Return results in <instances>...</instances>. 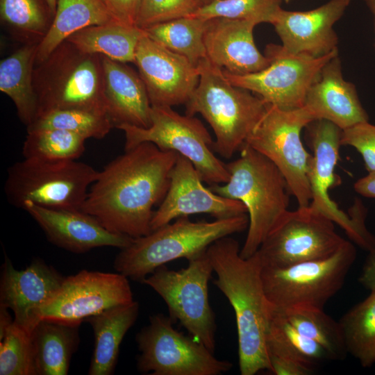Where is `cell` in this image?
<instances>
[{
    "label": "cell",
    "instance_id": "obj_1",
    "mask_svg": "<svg viewBox=\"0 0 375 375\" xmlns=\"http://www.w3.org/2000/svg\"><path fill=\"white\" fill-rule=\"evenodd\" d=\"M178 156L147 142L124 150L99 171L81 210L114 233H149L153 208L166 195Z\"/></svg>",
    "mask_w": 375,
    "mask_h": 375
},
{
    "label": "cell",
    "instance_id": "obj_2",
    "mask_svg": "<svg viewBox=\"0 0 375 375\" xmlns=\"http://www.w3.org/2000/svg\"><path fill=\"white\" fill-rule=\"evenodd\" d=\"M213 272L214 284L233 308L238 340L239 368L242 375H254L270 369L267 334L270 304L262 278L258 254L244 258L239 242L223 237L206 249Z\"/></svg>",
    "mask_w": 375,
    "mask_h": 375
},
{
    "label": "cell",
    "instance_id": "obj_3",
    "mask_svg": "<svg viewBox=\"0 0 375 375\" xmlns=\"http://www.w3.org/2000/svg\"><path fill=\"white\" fill-rule=\"evenodd\" d=\"M240 151L238 159L226 164L229 180L224 185L208 188L246 206L248 232L240 253L247 258L258 251L288 210L291 193L285 177L270 160L247 144Z\"/></svg>",
    "mask_w": 375,
    "mask_h": 375
},
{
    "label": "cell",
    "instance_id": "obj_4",
    "mask_svg": "<svg viewBox=\"0 0 375 375\" xmlns=\"http://www.w3.org/2000/svg\"><path fill=\"white\" fill-rule=\"evenodd\" d=\"M200 77L185 115L199 113L215 135L212 149L224 158L240 151L266 112L267 103L249 90L232 84L223 69L207 58L198 65Z\"/></svg>",
    "mask_w": 375,
    "mask_h": 375
},
{
    "label": "cell",
    "instance_id": "obj_5",
    "mask_svg": "<svg viewBox=\"0 0 375 375\" xmlns=\"http://www.w3.org/2000/svg\"><path fill=\"white\" fill-rule=\"evenodd\" d=\"M247 214L212 222L181 217L149 233L133 238L116 256L113 267L128 279L142 283L158 267L176 259L187 260L206 250L217 240L248 228Z\"/></svg>",
    "mask_w": 375,
    "mask_h": 375
},
{
    "label": "cell",
    "instance_id": "obj_6",
    "mask_svg": "<svg viewBox=\"0 0 375 375\" xmlns=\"http://www.w3.org/2000/svg\"><path fill=\"white\" fill-rule=\"evenodd\" d=\"M33 83L38 101L36 117L53 110L106 111L101 55L84 53L66 40L46 59L35 64Z\"/></svg>",
    "mask_w": 375,
    "mask_h": 375
},
{
    "label": "cell",
    "instance_id": "obj_7",
    "mask_svg": "<svg viewBox=\"0 0 375 375\" xmlns=\"http://www.w3.org/2000/svg\"><path fill=\"white\" fill-rule=\"evenodd\" d=\"M99 174L91 165L72 160L26 159L10 166L4 185L8 201L51 208L81 209Z\"/></svg>",
    "mask_w": 375,
    "mask_h": 375
},
{
    "label": "cell",
    "instance_id": "obj_8",
    "mask_svg": "<svg viewBox=\"0 0 375 375\" xmlns=\"http://www.w3.org/2000/svg\"><path fill=\"white\" fill-rule=\"evenodd\" d=\"M357 251L348 240L328 257L283 268L262 267L267 299L278 309H324L343 286Z\"/></svg>",
    "mask_w": 375,
    "mask_h": 375
},
{
    "label": "cell",
    "instance_id": "obj_9",
    "mask_svg": "<svg viewBox=\"0 0 375 375\" xmlns=\"http://www.w3.org/2000/svg\"><path fill=\"white\" fill-rule=\"evenodd\" d=\"M305 140L312 151L309 162L308 178L311 201L310 206L340 226L347 236L368 252L375 249V236L367 228V210L362 201L356 198L346 213L329 196V189L339 185L335 173L340 158L342 129L330 121L315 119L304 128Z\"/></svg>",
    "mask_w": 375,
    "mask_h": 375
},
{
    "label": "cell",
    "instance_id": "obj_10",
    "mask_svg": "<svg viewBox=\"0 0 375 375\" xmlns=\"http://www.w3.org/2000/svg\"><path fill=\"white\" fill-rule=\"evenodd\" d=\"M188 261V267L178 271L162 265L141 283L162 297L174 323L178 322L190 335L214 353L217 324L208 298L213 268L206 249Z\"/></svg>",
    "mask_w": 375,
    "mask_h": 375
},
{
    "label": "cell",
    "instance_id": "obj_11",
    "mask_svg": "<svg viewBox=\"0 0 375 375\" xmlns=\"http://www.w3.org/2000/svg\"><path fill=\"white\" fill-rule=\"evenodd\" d=\"M148 128L123 124L117 128L125 135L124 149L151 142L164 151H173L193 164L203 182L226 183L229 172L214 154V141L202 122L194 116L181 115L169 106H151Z\"/></svg>",
    "mask_w": 375,
    "mask_h": 375
},
{
    "label": "cell",
    "instance_id": "obj_12",
    "mask_svg": "<svg viewBox=\"0 0 375 375\" xmlns=\"http://www.w3.org/2000/svg\"><path fill=\"white\" fill-rule=\"evenodd\" d=\"M313 120L305 106L286 110L267 104L245 143L277 167L300 207L311 201L308 170L312 154L303 146L301 132Z\"/></svg>",
    "mask_w": 375,
    "mask_h": 375
},
{
    "label": "cell",
    "instance_id": "obj_13",
    "mask_svg": "<svg viewBox=\"0 0 375 375\" xmlns=\"http://www.w3.org/2000/svg\"><path fill=\"white\" fill-rule=\"evenodd\" d=\"M175 323L162 313L150 316L149 324L137 333L140 353L137 368L152 375H219L233 364L219 360L205 345L174 328Z\"/></svg>",
    "mask_w": 375,
    "mask_h": 375
},
{
    "label": "cell",
    "instance_id": "obj_14",
    "mask_svg": "<svg viewBox=\"0 0 375 375\" xmlns=\"http://www.w3.org/2000/svg\"><path fill=\"white\" fill-rule=\"evenodd\" d=\"M334 224L310 206L288 210L256 251L262 267L283 268L330 256L346 240Z\"/></svg>",
    "mask_w": 375,
    "mask_h": 375
},
{
    "label": "cell",
    "instance_id": "obj_15",
    "mask_svg": "<svg viewBox=\"0 0 375 375\" xmlns=\"http://www.w3.org/2000/svg\"><path fill=\"white\" fill-rule=\"evenodd\" d=\"M265 55L269 64L264 69L246 75H234L224 71L234 85L249 90L267 103L282 109L304 106L307 92L323 67L338 51L322 57L294 53L282 45L269 44Z\"/></svg>",
    "mask_w": 375,
    "mask_h": 375
},
{
    "label": "cell",
    "instance_id": "obj_16",
    "mask_svg": "<svg viewBox=\"0 0 375 375\" xmlns=\"http://www.w3.org/2000/svg\"><path fill=\"white\" fill-rule=\"evenodd\" d=\"M133 301L128 278L119 272L81 270L65 279L40 310L39 319L85 321L108 308Z\"/></svg>",
    "mask_w": 375,
    "mask_h": 375
},
{
    "label": "cell",
    "instance_id": "obj_17",
    "mask_svg": "<svg viewBox=\"0 0 375 375\" xmlns=\"http://www.w3.org/2000/svg\"><path fill=\"white\" fill-rule=\"evenodd\" d=\"M135 64L151 106L185 105L199 81L198 67L151 40L144 32L136 49Z\"/></svg>",
    "mask_w": 375,
    "mask_h": 375
},
{
    "label": "cell",
    "instance_id": "obj_18",
    "mask_svg": "<svg viewBox=\"0 0 375 375\" xmlns=\"http://www.w3.org/2000/svg\"><path fill=\"white\" fill-rule=\"evenodd\" d=\"M193 164L179 155L170 174L168 190L154 210L151 229L155 230L174 219L191 215L206 213L224 219L247 213L240 201L220 196L202 183Z\"/></svg>",
    "mask_w": 375,
    "mask_h": 375
},
{
    "label": "cell",
    "instance_id": "obj_19",
    "mask_svg": "<svg viewBox=\"0 0 375 375\" xmlns=\"http://www.w3.org/2000/svg\"><path fill=\"white\" fill-rule=\"evenodd\" d=\"M63 277L40 258L23 270L16 269L5 254L0 281V306L14 312V321L32 331L40 321V310L54 296Z\"/></svg>",
    "mask_w": 375,
    "mask_h": 375
},
{
    "label": "cell",
    "instance_id": "obj_20",
    "mask_svg": "<svg viewBox=\"0 0 375 375\" xmlns=\"http://www.w3.org/2000/svg\"><path fill=\"white\" fill-rule=\"evenodd\" d=\"M22 209L37 222L53 244L76 253L102 247H128L133 238L114 233L81 209L51 208L26 202Z\"/></svg>",
    "mask_w": 375,
    "mask_h": 375
},
{
    "label": "cell",
    "instance_id": "obj_21",
    "mask_svg": "<svg viewBox=\"0 0 375 375\" xmlns=\"http://www.w3.org/2000/svg\"><path fill=\"white\" fill-rule=\"evenodd\" d=\"M350 3L351 0H330L307 11L282 8L272 25L287 51L322 57L338 51L333 26Z\"/></svg>",
    "mask_w": 375,
    "mask_h": 375
},
{
    "label": "cell",
    "instance_id": "obj_22",
    "mask_svg": "<svg viewBox=\"0 0 375 375\" xmlns=\"http://www.w3.org/2000/svg\"><path fill=\"white\" fill-rule=\"evenodd\" d=\"M251 20L217 17L206 21L203 42L206 58L213 65L234 75H246L265 69L269 58L254 42Z\"/></svg>",
    "mask_w": 375,
    "mask_h": 375
},
{
    "label": "cell",
    "instance_id": "obj_23",
    "mask_svg": "<svg viewBox=\"0 0 375 375\" xmlns=\"http://www.w3.org/2000/svg\"><path fill=\"white\" fill-rule=\"evenodd\" d=\"M315 119H326L341 129L369 122L356 85L342 75L339 54L322 69L310 87L304 103Z\"/></svg>",
    "mask_w": 375,
    "mask_h": 375
},
{
    "label": "cell",
    "instance_id": "obj_24",
    "mask_svg": "<svg viewBox=\"0 0 375 375\" xmlns=\"http://www.w3.org/2000/svg\"><path fill=\"white\" fill-rule=\"evenodd\" d=\"M101 56L104 106L113 127H149L151 104L140 74L124 62Z\"/></svg>",
    "mask_w": 375,
    "mask_h": 375
},
{
    "label": "cell",
    "instance_id": "obj_25",
    "mask_svg": "<svg viewBox=\"0 0 375 375\" xmlns=\"http://www.w3.org/2000/svg\"><path fill=\"white\" fill-rule=\"evenodd\" d=\"M81 322L41 319L31 331L35 375H66L80 342Z\"/></svg>",
    "mask_w": 375,
    "mask_h": 375
},
{
    "label": "cell",
    "instance_id": "obj_26",
    "mask_svg": "<svg viewBox=\"0 0 375 375\" xmlns=\"http://www.w3.org/2000/svg\"><path fill=\"white\" fill-rule=\"evenodd\" d=\"M136 301L108 308L85 319L91 326L94 351L88 371L90 375H110L117 362L119 347L139 314Z\"/></svg>",
    "mask_w": 375,
    "mask_h": 375
},
{
    "label": "cell",
    "instance_id": "obj_27",
    "mask_svg": "<svg viewBox=\"0 0 375 375\" xmlns=\"http://www.w3.org/2000/svg\"><path fill=\"white\" fill-rule=\"evenodd\" d=\"M38 46V43L26 44L0 62V90L11 99L20 121L26 127L38 114L33 83Z\"/></svg>",
    "mask_w": 375,
    "mask_h": 375
},
{
    "label": "cell",
    "instance_id": "obj_28",
    "mask_svg": "<svg viewBox=\"0 0 375 375\" xmlns=\"http://www.w3.org/2000/svg\"><path fill=\"white\" fill-rule=\"evenodd\" d=\"M116 21L100 0H57L52 23L38 46L35 63L43 61L75 32Z\"/></svg>",
    "mask_w": 375,
    "mask_h": 375
},
{
    "label": "cell",
    "instance_id": "obj_29",
    "mask_svg": "<svg viewBox=\"0 0 375 375\" xmlns=\"http://www.w3.org/2000/svg\"><path fill=\"white\" fill-rule=\"evenodd\" d=\"M143 33V30L136 26L112 21L79 30L66 40L84 53L135 63L136 49Z\"/></svg>",
    "mask_w": 375,
    "mask_h": 375
},
{
    "label": "cell",
    "instance_id": "obj_30",
    "mask_svg": "<svg viewBox=\"0 0 375 375\" xmlns=\"http://www.w3.org/2000/svg\"><path fill=\"white\" fill-rule=\"evenodd\" d=\"M268 355L288 357L315 369L330 354L319 344L299 333L278 310L270 306L267 334Z\"/></svg>",
    "mask_w": 375,
    "mask_h": 375
},
{
    "label": "cell",
    "instance_id": "obj_31",
    "mask_svg": "<svg viewBox=\"0 0 375 375\" xmlns=\"http://www.w3.org/2000/svg\"><path fill=\"white\" fill-rule=\"evenodd\" d=\"M206 21L188 16L159 23L142 30L151 40L183 56L197 67L206 58L203 42Z\"/></svg>",
    "mask_w": 375,
    "mask_h": 375
},
{
    "label": "cell",
    "instance_id": "obj_32",
    "mask_svg": "<svg viewBox=\"0 0 375 375\" xmlns=\"http://www.w3.org/2000/svg\"><path fill=\"white\" fill-rule=\"evenodd\" d=\"M347 353L363 367L375 363V290L339 321Z\"/></svg>",
    "mask_w": 375,
    "mask_h": 375
},
{
    "label": "cell",
    "instance_id": "obj_33",
    "mask_svg": "<svg viewBox=\"0 0 375 375\" xmlns=\"http://www.w3.org/2000/svg\"><path fill=\"white\" fill-rule=\"evenodd\" d=\"M276 309L281 311L299 333L325 349L332 360L345 357L347 351L340 323L326 315L324 309Z\"/></svg>",
    "mask_w": 375,
    "mask_h": 375
},
{
    "label": "cell",
    "instance_id": "obj_34",
    "mask_svg": "<svg viewBox=\"0 0 375 375\" xmlns=\"http://www.w3.org/2000/svg\"><path fill=\"white\" fill-rule=\"evenodd\" d=\"M113 127L105 110L65 109L50 110L38 115L27 128L62 129L78 134L85 139H103Z\"/></svg>",
    "mask_w": 375,
    "mask_h": 375
},
{
    "label": "cell",
    "instance_id": "obj_35",
    "mask_svg": "<svg viewBox=\"0 0 375 375\" xmlns=\"http://www.w3.org/2000/svg\"><path fill=\"white\" fill-rule=\"evenodd\" d=\"M86 140L78 134L62 129L29 131L23 144L22 154L26 159L77 160L85 149Z\"/></svg>",
    "mask_w": 375,
    "mask_h": 375
},
{
    "label": "cell",
    "instance_id": "obj_36",
    "mask_svg": "<svg viewBox=\"0 0 375 375\" xmlns=\"http://www.w3.org/2000/svg\"><path fill=\"white\" fill-rule=\"evenodd\" d=\"M0 15L17 34L38 44L53 18L47 0H0Z\"/></svg>",
    "mask_w": 375,
    "mask_h": 375
},
{
    "label": "cell",
    "instance_id": "obj_37",
    "mask_svg": "<svg viewBox=\"0 0 375 375\" xmlns=\"http://www.w3.org/2000/svg\"><path fill=\"white\" fill-rule=\"evenodd\" d=\"M282 0H214L190 16L203 20L224 17L273 24L282 9Z\"/></svg>",
    "mask_w": 375,
    "mask_h": 375
},
{
    "label": "cell",
    "instance_id": "obj_38",
    "mask_svg": "<svg viewBox=\"0 0 375 375\" xmlns=\"http://www.w3.org/2000/svg\"><path fill=\"white\" fill-rule=\"evenodd\" d=\"M31 334L13 321L0 338V375H35Z\"/></svg>",
    "mask_w": 375,
    "mask_h": 375
},
{
    "label": "cell",
    "instance_id": "obj_39",
    "mask_svg": "<svg viewBox=\"0 0 375 375\" xmlns=\"http://www.w3.org/2000/svg\"><path fill=\"white\" fill-rule=\"evenodd\" d=\"M198 8L195 0H141L135 25L144 29L159 23L190 16Z\"/></svg>",
    "mask_w": 375,
    "mask_h": 375
},
{
    "label": "cell",
    "instance_id": "obj_40",
    "mask_svg": "<svg viewBox=\"0 0 375 375\" xmlns=\"http://www.w3.org/2000/svg\"><path fill=\"white\" fill-rule=\"evenodd\" d=\"M340 142L360 153L368 172L375 171V125L365 122L343 129Z\"/></svg>",
    "mask_w": 375,
    "mask_h": 375
},
{
    "label": "cell",
    "instance_id": "obj_41",
    "mask_svg": "<svg viewBox=\"0 0 375 375\" xmlns=\"http://www.w3.org/2000/svg\"><path fill=\"white\" fill-rule=\"evenodd\" d=\"M100 1L115 20L127 25L136 26V19L141 0Z\"/></svg>",
    "mask_w": 375,
    "mask_h": 375
},
{
    "label": "cell",
    "instance_id": "obj_42",
    "mask_svg": "<svg viewBox=\"0 0 375 375\" xmlns=\"http://www.w3.org/2000/svg\"><path fill=\"white\" fill-rule=\"evenodd\" d=\"M269 372L275 375H308L312 369L292 358L274 354L269 355Z\"/></svg>",
    "mask_w": 375,
    "mask_h": 375
},
{
    "label": "cell",
    "instance_id": "obj_43",
    "mask_svg": "<svg viewBox=\"0 0 375 375\" xmlns=\"http://www.w3.org/2000/svg\"><path fill=\"white\" fill-rule=\"evenodd\" d=\"M358 279L365 288L375 290V249L369 252Z\"/></svg>",
    "mask_w": 375,
    "mask_h": 375
},
{
    "label": "cell",
    "instance_id": "obj_44",
    "mask_svg": "<svg viewBox=\"0 0 375 375\" xmlns=\"http://www.w3.org/2000/svg\"><path fill=\"white\" fill-rule=\"evenodd\" d=\"M353 189L364 197L375 199V171L356 181Z\"/></svg>",
    "mask_w": 375,
    "mask_h": 375
},
{
    "label": "cell",
    "instance_id": "obj_45",
    "mask_svg": "<svg viewBox=\"0 0 375 375\" xmlns=\"http://www.w3.org/2000/svg\"><path fill=\"white\" fill-rule=\"evenodd\" d=\"M7 308L0 306V338H1L7 328L13 322Z\"/></svg>",
    "mask_w": 375,
    "mask_h": 375
},
{
    "label": "cell",
    "instance_id": "obj_46",
    "mask_svg": "<svg viewBox=\"0 0 375 375\" xmlns=\"http://www.w3.org/2000/svg\"><path fill=\"white\" fill-rule=\"evenodd\" d=\"M367 6L371 13L373 15L374 19V29L375 35V0H362ZM374 49H375V38H374Z\"/></svg>",
    "mask_w": 375,
    "mask_h": 375
},
{
    "label": "cell",
    "instance_id": "obj_47",
    "mask_svg": "<svg viewBox=\"0 0 375 375\" xmlns=\"http://www.w3.org/2000/svg\"><path fill=\"white\" fill-rule=\"evenodd\" d=\"M56 1L57 0H47L49 9L53 16L56 12Z\"/></svg>",
    "mask_w": 375,
    "mask_h": 375
},
{
    "label": "cell",
    "instance_id": "obj_48",
    "mask_svg": "<svg viewBox=\"0 0 375 375\" xmlns=\"http://www.w3.org/2000/svg\"><path fill=\"white\" fill-rule=\"evenodd\" d=\"M199 6V7L207 5L214 0H195Z\"/></svg>",
    "mask_w": 375,
    "mask_h": 375
},
{
    "label": "cell",
    "instance_id": "obj_49",
    "mask_svg": "<svg viewBox=\"0 0 375 375\" xmlns=\"http://www.w3.org/2000/svg\"><path fill=\"white\" fill-rule=\"evenodd\" d=\"M290 1L291 0H282V1H283V2L286 3H289Z\"/></svg>",
    "mask_w": 375,
    "mask_h": 375
}]
</instances>
